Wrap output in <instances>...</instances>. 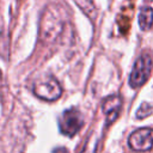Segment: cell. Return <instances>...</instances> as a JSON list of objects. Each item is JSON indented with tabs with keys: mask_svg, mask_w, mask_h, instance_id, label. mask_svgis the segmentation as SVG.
I'll list each match as a JSON object with an SVG mask.
<instances>
[{
	"mask_svg": "<svg viewBox=\"0 0 153 153\" xmlns=\"http://www.w3.org/2000/svg\"><path fill=\"white\" fill-rule=\"evenodd\" d=\"M139 25L142 30H148L153 25V8L143 6L139 13Z\"/></svg>",
	"mask_w": 153,
	"mask_h": 153,
	"instance_id": "cell-7",
	"label": "cell"
},
{
	"mask_svg": "<svg viewBox=\"0 0 153 153\" xmlns=\"http://www.w3.org/2000/svg\"><path fill=\"white\" fill-rule=\"evenodd\" d=\"M152 65H153V61L148 53H143L137 57L131 69V73L129 75V85L133 88L140 87L146 82V80L149 76Z\"/></svg>",
	"mask_w": 153,
	"mask_h": 153,
	"instance_id": "cell-3",
	"label": "cell"
},
{
	"mask_svg": "<svg viewBox=\"0 0 153 153\" xmlns=\"http://www.w3.org/2000/svg\"><path fill=\"white\" fill-rule=\"evenodd\" d=\"M65 11L57 4H49L43 10L39 24L38 36L44 44H54L61 37L65 30Z\"/></svg>",
	"mask_w": 153,
	"mask_h": 153,
	"instance_id": "cell-1",
	"label": "cell"
},
{
	"mask_svg": "<svg viewBox=\"0 0 153 153\" xmlns=\"http://www.w3.org/2000/svg\"><path fill=\"white\" fill-rule=\"evenodd\" d=\"M2 86V73H1V71H0V87Z\"/></svg>",
	"mask_w": 153,
	"mask_h": 153,
	"instance_id": "cell-11",
	"label": "cell"
},
{
	"mask_svg": "<svg viewBox=\"0 0 153 153\" xmlns=\"http://www.w3.org/2000/svg\"><path fill=\"white\" fill-rule=\"evenodd\" d=\"M74 2L91 20L97 18V8L93 0H74Z\"/></svg>",
	"mask_w": 153,
	"mask_h": 153,
	"instance_id": "cell-8",
	"label": "cell"
},
{
	"mask_svg": "<svg viewBox=\"0 0 153 153\" xmlns=\"http://www.w3.org/2000/svg\"><path fill=\"white\" fill-rule=\"evenodd\" d=\"M128 145L131 149L146 152L153 147V129L139 128L134 130L128 137Z\"/></svg>",
	"mask_w": 153,
	"mask_h": 153,
	"instance_id": "cell-5",
	"label": "cell"
},
{
	"mask_svg": "<svg viewBox=\"0 0 153 153\" xmlns=\"http://www.w3.org/2000/svg\"><path fill=\"white\" fill-rule=\"evenodd\" d=\"M121 106H122V99L118 94H111L104 99L102 109L105 115L106 124H111L112 122L116 121V118L118 117Z\"/></svg>",
	"mask_w": 153,
	"mask_h": 153,
	"instance_id": "cell-6",
	"label": "cell"
},
{
	"mask_svg": "<svg viewBox=\"0 0 153 153\" xmlns=\"http://www.w3.org/2000/svg\"><path fill=\"white\" fill-rule=\"evenodd\" d=\"M32 91L36 97L47 102H54L59 99L62 94V87L53 75L38 78L33 82Z\"/></svg>",
	"mask_w": 153,
	"mask_h": 153,
	"instance_id": "cell-2",
	"label": "cell"
},
{
	"mask_svg": "<svg viewBox=\"0 0 153 153\" xmlns=\"http://www.w3.org/2000/svg\"><path fill=\"white\" fill-rule=\"evenodd\" d=\"M53 153H68L67 152V149L66 148H63V147H60V148H56Z\"/></svg>",
	"mask_w": 153,
	"mask_h": 153,
	"instance_id": "cell-10",
	"label": "cell"
},
{
	"mask_svg": "<svg viewBox=\"0 0 153 153\" xmlns=\"http://www.w3.org/2000/svg\"><path fill=\"white\" fill-rule=\"evenodd\" d=\"M82 124H84L82 115L75 108H71V109L65 110L59 118L60 131L65 135H68V136L75 135L81 129Z\"/></svg>",
	"mask_w": 153,
	"mask_h": 153,
	"instance_id": "cell-4",
	"label": "cell"
},
{
	"mask_svg": "<svg viewBox=\"0 0 153 153\" xmlns=\"http://www.w3.org/2000/svg\"><path fill=\"white\" fill-rule=\"evenodd\" d=\"M151 114H152V106L149 104H147V103H142L140 105V108L137 109V111H136V117L142 120V118L147 117Z\"/></svg>",
	"mask_w": 153,
	"mask_h": 153,
	"instance_id": "cell-9",
	"label": "cell"
}]
</instances>
